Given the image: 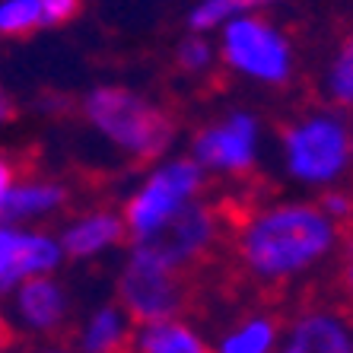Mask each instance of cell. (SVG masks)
I'll return each instance as SVG.
<instances>
[{"instance_id": "30bf717a", "label": "cell", "mask_w": 353, "mask_h": 353, "mask_svg": "<svg viewBox=\"0 0 353 353\" xmlns=\"http://www.w3.org/2000/svg\"><path fill=\"white\" fill-rule=\"evenodd\" d=\"M277 353H353V319L337 309H309L287 328Z\"/></svg>"}, {"instance_id": "3957f363", "label": "cell", "mask_w": 353, "mask_h": 353, "mask_svg": "<svg viewBox=\"0 0 353 353\" xmlns=\"http://www.w3.org/2000/svg\"><path fill=\"white\" fill-rule=\"evenodd\" d=\"M353 140L337 115H309L283 134V163L296 181L328 185L350 165Z\"/></svg>"}, {"instance_id": "cb8c5ba5", "label": "cell", "mask_w": 353, "mask_h": 353, "mask_svg": "<svg viewBox=\"0 0 353 353\" xmlns=\"http://www.w3.org/2000/svg\"><path fill=\"white\" fill-rule=\"evenodd\" d=\"M7 118H10V99L0 92V124L7 121Z\"/></svg>"}, {"instance_id": "d4e9b609", "label": "cell", "mask_w": 353, "mask_h": 353, "mask_svg": "<svg viewBox=\"0 0 353 353\" xmlns=\"http://www.w3.org/2000/svg\"><path fill=\"white\" fill-rule=\"evenodd\" d=\"M7 321H3V315H0V353H3V347H7Z\"/></svg>"}, {"instance_id": "6da1fadb", "label": "cell", "mask_w": 353, "mask_h": 353, "mask_svg": "<svg viewBox=\"0 0 353 353\" xmlns=\"http://www.w3.org/2000/svg\"><path fill=\"white\" fill-rule=\"evenodd\" d=\"M337 245V223L315 204H277L242 226L239 258L258 280H290L312 271Z\"/></svg>"}, {"instance_id": "8992f818", "label": "cell", "mask_w": 353, "mask_h": 353, "mask_svg": "<svg viewBox=\"0 0 353 353\" xmlns=\"http://www.w3.org/2000/svg\"><path fill=\"white\" fill-rule=\"evenodd\" d=\"M118 296H121V305L128 309V315L140 325L175 319V312L185 303L179 271L137 245L131 248V258H128L121 280H118Z\"/></svg>"}, {"instance_id": "5b68a950", "label": "cell", "mask_w": 353, "mask_h": 353, "mask_svg": "<svg viewBox=\"0 0 353 353\" xmlns=\"http://www.w3.org/2000/svg\"><path fill=\"white\" fill-rule=\"evenodd\" d=\"M223 61L258 83H283L293 70V48L283 32H277L261 17H236L223 26Z\"/></svg>"}, {"instance_id": "7a4b0ae2", "label": "cell", "mask_w": 353, "mask_h": 353, "mask_svg": "<svg viewBox=\"0 0 353 353\" xmlns=\"http://www.w3.org/2000/svg\"><path fill=\"white\" fill-rule=\"evenodd\" d=\"M83 112L105 140L137 159H153L169 150L175 137L172 118L150 99L124 86H99L83 99Z\"/></svg>"}, {"instance_id": "603a6c76", "label": "cell", "mask_w": 353, "mask_h": 353, "mask_svg": "<svg viewBox=\"0 0 353 353\" xmlns=\"http://www.w3.org/2000/svg\"><path fill=\"white\" fill-rule=\"evenodd\" d=\"M10 188H13V165L7 159H0V197L7 194Z\"/></svg>"}, {"instance_id": "277c9868", "label": "cell", "mask_w": 353, "mask_h": 353, "mask_svg": "<svg viewBox=\"0 0 353 353\" xmlns=\"http://www.w3.org/2000/svg\"><path fill=\"white\" fill-rule=\"evenodd\" d=\"M201 185H204V169L194 159H172V163L153 169V175L128 201V210H124L128 236L134 242L153 236L181 207L194 201Z\"/></svg>"}, {"instance_id": "9c48e42d", "label": "cell", "mask_w": 353, "mask_h": 353, "mask_svg": "<svg viewBox=\"0 0 353 353\" xmlns=\"http://www.w3.org/2000/svg\"><path fill=\"white\" fill-rule=\"evenodd\" d=\"M64 261L58 239L45 232H23L17 226H0V296L13 293L23 280L48 277Z\"/></svg>"}, {"instance_id": "ac0fdd59", "label": "cell", "mask_w": 353, "mask_h": 353, "mask_svg": "<svg viewBox=\"0 0 353 353\" xmlns=\"http://www.w3.org/2000/svg\"><path fill=\"white\" fill-rule=\"evenodd\" d=\"M325 90H328V96L334 99L337 105H353V32L341 45L334 64L328 67Z\"/></svg>"}, {"instance_id": "44dd1931", "label": "cell", "mask_w": 353, "mask_h": 353, "mask_svg": "<svg viewBox=\"0 0 353 353\" xmlns=\"http://www.w3.org/2000/svg\"><path fill=\"white\" fill-rule=\"evenodd\" d=\"M41 3V26L67 23L80 10V0H39Z\"/></svg>"}, {"instance_id": "484cf974", "label": "cell", "mask_w": 353, "mask_h": 353, "mask_svg": "<svg viewBox=\"0 0 353 353\" xmlns=\"http://www.w3.org/2000/svg\"><path fill=\"white\" fill-rule=\"evenodd\" d=\"M347 283H350V290H353V255H350V264H347Z\"/></svg>"}, {"instance_id": "9a60e30c", "label": "cell", "mask_w": 353, "mask_h": 353, "mask_svg": "<svg viewBox=\"0 0 353 353\" xmlns=\"http://www.w3.org/2000/svg\"><path fill=\"white\" fill-rule=\"evenodd\" d=\"M124 344H128V319L118 305H102L83 325V353H121Z\"/></svg>"}, {"instance_id": "d6986e66", "label": "cell", "mask_w": 353, "mask_h": 353, "mask_svg": "<svg viewBox=\"0 0 353 353\" xmlns=\"http://www.w3.org/2000/svg\"><path fill=\"white\" fill-rule=\"evenodd\" d=\"M41 26V3L39 0H3L0 3V32L23 35Z\"/></svg>"}, {"instance_id": "52a82bcc", "label": "cell", "mask_w": 353, "mask_h": 353, "mask_svg": "<svg viewBox=\"0 0 353 353\" xmlns=\"http://www.w3.org/2000/svg\"><path fill=\"white\" fill-rule=\"evenodd\" d=\"M214 239H216L214 210L204 204H197V201H191V204L181 207L169 223H163L153 236L140 239L134 245L150 252L153 258H159V261L175 268V271H181L185 264L197 261V258L204 255L207 248L214 245Z\"/></svg>"}, {"instance_id": "4316f807", "label": "cell", "mask_w": 353, "mask_h": 353, "mask_svg": "<svg viewBox=\"0 0 353 353\" xmlns=\"http://www.w3.org/2000/svg\"><path fill=\"white\" fill-rule=\"evenodd\" d=\"M41 353H70V350H64V347H48V350H41Z\"/></svg>"}, {"instance_id": "5bb4252c", "label": "cell", "mask_w": 353, "mask_h": 353, "mask_svg": "<svg viewBox=\"0 0 353 353\" xmlns=\"http://www.w3.org/2000/svg\"><path fill=\"white\" fill-rule=\"evenodd\" d=\"M131 350L134 353H210L191 325L175 319L140 325Z\"/></svg>"}, {"instance_id": "ffe728a7", "label": "cell", "mask_w": 353, "mask_h": 353, "mask_svg": "<svg viewBox=\"0 0 353 353\" xmlns=\"http://www.w3.org/2000/svg\"><path fill=\"white\" fill-rule=\"evenodd\" d=\"M214 58H216V51L204 35H191V39H185L179 45V64L185 67L188 74H201V70H207V67L214 64Z\"/></svg>"}, {"instance_id": "7402d4cb", "label": "cell", "mask_w": 353, "mask_h": 353, "mask_svg": "<svg viewBox=\"0 0 353 353\" xmlns=\"http://www.w3.org/2000/svg\"><path fill=\"white\" fill-rule=\"evenodd\" d=\"M321 210H325V214H328L334 223L350 220V214H353V201H350V194L331 191V194H325V201H321Z\"/></svg>"}, {"instance_id": "4fadbf2b", "label": "cell", "mask_w": 353, "mask_h": 353, "mask_svg": "<svg viewBox=\"0 0 353 353\" xmlns=\"http://www.w3.org/2000/svg\"><path fill=\"white\" fill-rule=\"evenodd\" d=\"M67 188L54 181H29V185H13L0 197V226H17L23 220H39L45 214H54L64 207Z\"/></svg>"}, {"instance_id": "e0dca14e", "label": "cell", "mask_w": 353, "mask_h": 353, "mask_svg": "<svg viewBox=\"0 0 353 353\" xmlns=\"http://www.w3.org/2000/svg\"><path fill=\"white\" fill-rule=\"evenodd\" d=\"M277 0H201L194 10L188 13V26L191 32H207V29H216V26H226L236 17H248L261 7H271Z\"/></svg>"}, {"instance_id": "ba28073f", "label": "cell", "mask_w": 353, "mask_h": 353, "mask_svg": "<svg viewBox=\"0 0 353 353\" xmlns=\"http://www.w3.org/2000/svg\"><path fill=\"white\" fill-rule=\"evenodd\" d=\"M191 159L214 172H248L258 159V121L245 112H232L220 124L197 134Z\"/></svg>"}, {"instance_id": "7c38bea8", "label": "cell", "mask_w": 353, "mask_h": 353, "mask_svg": "<svg viewBox=\"0 0 353 353\" xmlns=\"http://www.w3.org/2000/svg\"><path fill=\"white\" fill-rule=\"evenodd\" d=\"M128 236V226L118 214H90V216H80L77 223H70L64 232H61V248H64V255L70 258H92L99 252H105V248L118 245L121 239Z\"/></svg>"}, {"instance_id": "8fae6325", "label": "cell", "mask_w": 353, "mask_h": 353, "mask_svg": "<svg viewBox=\"0 0 353 353\" xmlns=\"http://www.w3.org/2000/svg\"><path fill=\"white\" fill-rule=\"evenodd\" d=\"M17 315L26 328L54 331L67 319V293L48 277L23 280L17 287Z\"/></svg>"}, {"instance_id": "2e32d148", "label": "cell", "mask_w": 353, "mask_h": 353, "mask_svg": "<svg viewBox=\"0 0 353 353\" xmlns=\"http://www.w3.org/2000/svg\"><path fill=\"white\" fill-rule=\"evenodd\" d=\"M280 341L277 321L268 315H252L220 341L216 353H274Z\"/></svg>"}]
</instances>
